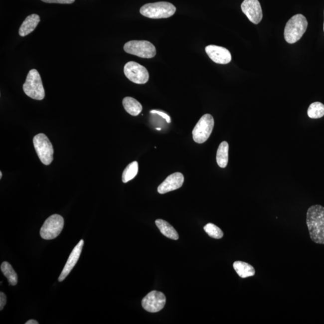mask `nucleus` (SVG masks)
<instances>
[{"label": "nucleus", "instance_id": "nucleus-13", "mask_svg": "<svg viewBox=\"0 0 324 324\" xmlns=\"http://www.w3.org/2000/svg\"><path fill=\"white\" fill-rule=\"evenodd\" d=\"M184 175L180 172H175L169 175L158 188V192L164 194L180 188L183 184Z\"/></svg>", "mask_w": 324, "mask_h": 324}, {"label": "nucleus", "instance_id": "nucleus-7", "mask_svg": "<svg viewBox=\"0 0 324 324\" xmlns=\"http://www.w3.org/2000/svg\"><path fill=\"white\" fill-rule=\"evenodd\" d=\"M214 126L213 117L206 114L197 123L192 131L193 139L198 144L204 143L213 132Z\"/></svg>", "mask_w": 324, "mask_h": 324}, {"label": "nucleus", "instance_id": "nucleus-30", "mask_svg": "<svg viewBox=\"0 0 324 324\" xmlns=\"http://www.w3.org/2000/svg\"></svg>", "mask_w": 324, "mask_h": 324}, {"label": "nucleus", "instance_id": "nucleus-3", "mask_svg": "<svg viewBox=\"0 0 324 324\" xmlns=\"http://www.w3.org/2000/svg\"><path fill=\"white\" fill-rule=\"evenodd\" d=\"M175 11L174 5L165 1L146 4L140 9L141 14L152 19L168 18L173 16Z\"/></svg>", "mask_w": 324, "mask_h": 324}, {"label": "nucleus", "instance_id": "nucleus-21", "mask_svg": "<svg viewBox=\"0 0 324 324\" xmlns=\"http://www.w3.org/2000/svg\"><path fill=\"white\" fill-rule=\"evenodd\" d=\"M138 172V163L137 161L132 162L124 170L122 175V181L124 183L132 180L137 176Z\"/></svg>", "mask_w": 324, "mask_h": 324}, {"label": "nucleus", "instance_id": "nucleus-19", "mask_svg": "<svg viewBox=\"0 0 324 324\" xmlns=\"http://www.w3.org/2000/svg\"><path fill=\"white\" fill-rule=\"evenodd\" d=\"M229 159V144L226 141L220 143L218 147L216 161L218 165L222 168H225L228 163Z\"/></svg>", "mask_w": 324, "mask_h": 324}, {"label": "nucleus", "instance_id": "nucleus-17", "mask_svg": "<svg viewBox=\"0 0 324 324\" xmlns=\"http://www.w3.org/2000/svg\"><path fill=\"white\" fill-rule=\"evenodd\" d=\"M155 223L161 233L164 235V236L170 238L172 240H176L178 239L179 236L177 232L166 221L162 219H158L156 220Z\"/></svg>", "mask_w": 324, "mask_h": 324}, {"label": "nucleus", "instance_id": "nucleus-25", "mask_svg": "<svg viewBox=\"0 0 324 324\" xmlns=\"http://www.w3.org/2000/svg\"><path fill=\"white\" fill-rule=\"evenodd\" d=\"M150 113L159 115V116H160L162 118H163V119L166 121V122L167 123H170V122H171V119H170V118L168 115L163 113V112L157 110H153L150 111Z\"/></svg>", "mask_w": 324, "mask_h": 324}, {"label": "nucleus", "instance_id": "nucleus-22", "mask_svg": "<svg viewBox=\"0 0 324 324\" xmlns=\"http://www.w3.org/2000/svg\"><path fill=\"white\" fill-rule=\"evenodd\" d=\"M308 115L311 119L322 118L324 116V105L319 102L312 103L308 108Z\"/></svg>", "mask_w": 324, "mask_h": 324}, {"label": "nucleus", "instance_id": "nucleus-24", "mask_svg": "<svg viewBox=\"0 0 324 324\" xmlns=\"http://www.w3.org/2000/svg\"><path fill=\"white\" fill-rule=\"evenodd\" d=\"M46 3L72 4L75 0H41Z\"/></svg>", "mask_w": 324, "mask_h": 324}, {"label": "nucleus", "instance_id": "nucleus-15", "mask_svg": "<svg viewBox=\"0 0 324 324\" xmlns=\"http://www.w3.org/2000/svg\"><path fill=\"white\" fill-rule=\"evenodd\" d=\"M40 17L37 14H32L26 17L19 29L20 36H27L33 31L40 22Z\"/></svg>", "mask_w": 324, "mask_h": 324}, {"label": "nucleus", "instance_id": "nucleus-12", "mask_svg": "<svg viewBox=\"0 0 324 324\" xmlns=\"http://www.w3.org/2000/svg\"><path fill=\"white\" fill-rule=\"evenodd\" d=\"M205 52L211 60L217 64H226L231 61L230 52L223 47L208 45L205 48Z\"/></svg>", "mask_w": 324, "mask_h": 324}, {"label": "nucleus", "instance_id": "nucleus-10", "mask_svg": "<svg viewBox=\"0 0 324 324\" xmlns=\"http://www.w3.org/2000/svg\"><path fill=\"white\" fill-rule=\"evenodd\" d=\"M166 302V297L163 293L157 291H153L144 297L142 306L147 312L156 313L163 309Z\"/></svg>", "mask_w": 324, "mask_h": 324}, {"label": "nucleus", "instance_id": "nucleus-20", "mask_svg": "<svg viewBox=\"0 0 324 324\" xmlns=\"http://www.w3.org/2000/svg\"><path fill=\"white\" fill-rule=\"evenodd\" d=\"M1 270L8 280L10 285L14 286L17 284V275L13 267L7 262H3L1 266Z\"/></svg>", "mask_w": 324, "mask_h": 324}, {"label": "nucleus", "instance_id": "nucleus-29", "mask_svg": "<svg viewBox=\"0 0 324 324\" xmlns=\"http://www.w3.org/2000/svg\"><path fill=\"white\" fill-rule=\"evenodd\" d=\"M156 129H157L158 131H161V129L160 128H157Z\"/></svg>", "mask_w": 324, "mask_h": 324}, {"label": "nucleus", "instance_id": "nucleus-8", "mask_svg": "<svg viewBox=\"0 0 324 324\" xmlns=\"http://www.w3.org/2000/svg\"><path fill=\"white\" fill-rule=\"evenodd\" d=\"M64 224L63 217L60 215H52L45 220L40 229L41 237L46 240L54 239L63 230Z\"/></svg>", "mask_w": 324, "mask_h": 324}, {"label": "nucleus", "instance_id": "nucleus-27", "mask_svg": "<svg viewBox=\"0 0 324 324\" xmlns=\"http://www.w3.org/2000/svg\"><path fill=\"white\" fill-rule=\"evenodd\" d=\"M39 323L37 321L34 320H31L27 321L25 323V324H38Z\"/></svg>", "mask_w": 324, "mask_h": 324}, {"label": "nucleus", "instance_id": "nucleus-9", "mask_svg": "<svg viewBox=\"0 0 324 324\" xmlns=\"http://www.w3.org/2000/svg\"><path fill=\"white\" fill-rule=\"evenodd\" d=\"M127 78L134 83L145 84L149 81V73L145 67L135 61H129L124 67Z\"/></svg>", "mask_w": 324, "mask_h": 324}, {"label": "nucleus", "instance_id": "nucleus-6", "mask_svg": "<svg viewBox=\"0 0 324 324\" xmlns=\"http://www.w3.org/2000/svg\"><path fill=\"white\" fill-rule=\"evenodd\" d=\"M33 144L41 162L45 165L51 164L54 159V149L48 137L43 134H38L33 138Z\"/></svg>", "mask_w": 324, "mask_h": 324}, {"label": "nucleus", "instance_id": "nucleus-26", "mask_svg": "<svg viewBox=\"0 0 324 324\" xmlns=\"http://www.w3.org/2000/svg\"><path fill=\"white\" fill-rule=\"evenodd\" d=\"M7 298L3 293H0V310L2 311L4 309L5 304H6Z\"/></svg>", "mask_w": 324, "mask_h": 324}, {"label": "nucleus", "instance_id": "nucleus-5", "mask_svg": "<svg viewBox=\"0 0 324 324\" xmlns=\"http://www.w3.org/2000/svg\"><path fill=\"white\" fill-rule=\"evenodd\" d=\"M124 50L129 54L143 58H152L156 55V49L147 40H131L124 46Z\"/></svg>", "mask_w": 324, "mask_h": 324}, {"label": "nucleus", "instance_id": "nucleus-2", "mask_svg": "<svg viewBox=\"0 0 324 324\" xmlns=\"http://www.w3.org/2000/svg\"><path fill=\"white\" fill-rule=\"evenodd\" d=\"M308 22L306 17L297 14L288 20L286 24L284 37L288 43L293 44L299 41L307 29Z\"/></svg>", "mask_w": 324, "mask_h": 324}, {"label": "nucleus", "instance_id": "nucleus-14", "mask_svg": "<svg viewBox=\"0 0 324 324\" xmlns=\"http://www.w3.org/2000/svg\"><path fill=\"white\" fill-rule=\"evenodd\" d=\"M84 244V240H81L78 243L77 245L75 246V248L73 249L72 253H70L68 260H67L66 265H65L63 271H62L60 276H59V282L63 281L67 278V276L69 275L70 273L71 272V271L74 268L76 263H77L79 257H80Z\"/></svg>", "mask_w": 324, "mask_h": 324}, {"label": "nucleus", "instance_id": "nucleus-23", "mask_svg": "<svg viewBox=\"0 0 324 324\" xmlns=\"http://www.w3.org/2000/svg\"><path fill=\"white\" fill-rule=\"evenodd\" d=\"M204 231L209 236L215 239H220L223 237V232L219 227L213 223H208L204 227Z\"/></svg>", "mask_w": 324, "mask_h": 324}, {"label": "nucleus", "instance_id": "nucleus-1", "mask_svg": "<svg viewBox=\"0 0 324 324\" xmlns=\"http://www.w3.org/2000/svg\"><path fill=\"white\" fill-rule=\"evenodd\" d=\"M309 234L315 243L324 244V207L320 205H312L306 214Z\"/></svg>", "mask_w": 324, "mask_h": 324}, {"label": "nucleus", "instance_id": "nucleus-16", "mask_svg": "<svg viewBox=\"0 0 324 324\" xmlns=\"http://www.w3.org/2000/svg\"><path fill=\"white\" fill-rule=\"evenodd\" d=\"M123 105L127 113L132 116H137L143 111V106L136 99L126 97L123 100Z\"/></svg>", "mask_w": 324, "mask_h": 324}, {"label": "nucleus", "instance_id": "nucleus-28", "mask_svg": "<svg viewBox=\"0 0 324 324\" xmlns=\"http://www.w3.org/2000/svg\"><path fill=\"white\" fill-rule=\"evenodd\" d=\"M2 178V172H0V178Z\"/></svg>", "mask_w": 324, "mask_h": 324}, {"label": "nucleus", "instance_id": "nucleus-18", "mask_svg": "<svg viewBox=\"0 0 324 324\" xmlns=\"http://www.w3.org/2000/svg\"><path fill=\"white\" fill-rule=\"evenodd\" d=\"M234 269L237 275L243 279L255 276L254 268L249 264L243 261H235L233 264Z\"/></svg>", "mask_w": 324, "mask_h": 324}, {"label": "nucleus", "instance_id": "nucleus-4", "mask_svg": "<svg viewBox=\"0 0 324 324\" xmlns=\"http://www.w3.org/2000/svg\"><path fill=\"white\" fill-rule=\"evenodd\" d=\"M23 90L26 96L31 99L42 101L45 96L42 79L36 69L29 70L26 81L23 85Z\"/></svg>", "mask_w": 324, "mask_h": 324}, {"label": "nucleus", "instance_id": "nucleus-11", "mask_svg": "<svg viewBox=\"0 0 324 324\" xmlns=\"http://www.w3.org/2000/svg\"><path fill=\"white\" fill-rule=\"evenodd\" d=\"M241 10L250 22L258 24L263 17L260 2L258 0H244L241 5Z\"/></svg>", "mask_w": 324, "mask_h": 324}]
</instances>
